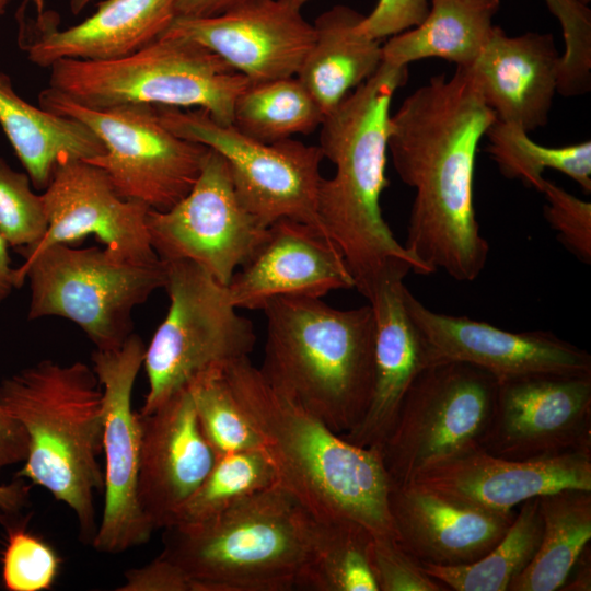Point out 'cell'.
Listing matches in <instances>:
<instances>
[{"instance_id": "681fc988", "label": "cell", "mask_w": 591, "mask_h": 591, "mask_svg": "<svg viewBox=\"0 0 591 591\" xmlns=\"http://www.w3.org/2000/svg\"><path fill=\"white\" fill-rule=\"evenodd\" d=\"M92 0H70V10L73 14H79Z\"/></svg>"}, {"instance_id": "9a60e30c", "label": "cell", "mask_w": 591, "mask_h": 591, "mask_svg": "<svg viewBox=\"0 0 591 591\" xmlns=\"http://www.w3.org/2000/svg\"><path fill=\"white\" fill-rule=\"evenodd\" d=\"M479 445L510 460L591 452V374H541L498 383Z\"/></svg>"}, {"instance_id": "4fadbf2b", "label": "cell", "mask_w": 591, "mask_h": 591, "mask_svg": "<svg viewBox=\"0 0 591 591\" xmlns=\"http://www.w3.org/2000/svg\"><path fill=\"white\" fill-rule=\"evenodd\" d=\"M147 228L161 260L194 262L228 286L262 248L269 227L242 206L225 160L208 149L187 195L167 210L150 209Z\"/></svg>"}, {"instance_id": "f1b7e54d", "label": "cell", "mask_w": 591, "mask_h": 591, "mask_svg": "<svg viewBox=\"0 0 591 591\" xmlns=\"http://www.w3.org/2000/svg\"><path fill=\"white\" fill-rule=\"evenodd\" d=\"M543 530L538 548L508 591H555L591 538V490L565 488L538 496Z\"/></svg>"}, {"instance_id": "74e56055", "label": "cell", "mask_w": 591, "mask_h": 591, "mask_svg": "<svg viewBox=\"0 0 591 591\" xmlns=\"http://www.w3.org/2000/svg\"><path fill=\"white\" fill-rule=\"evenodd\" d=\"M544 218L556 236L578 260L591 264V204L544 179Z\"/></svg>"}, {"instance_id": "277c9868", "label": "cell", "mask_w": 591, "mask_h": 591, "mask_svg": "<svg viewBox=\"0 0 591 591\" xmlns=\"http://www.w3.org/2000/svg\"><path fill=\"white\" fill-rule=\"evenodd\" d=\"M0 408L28 438L19 478L48 490L67 505L83 543L97 526L95 497L104 490L103 389L93 368L81 361L62 364L45 359L0 383Z\"/></svg>"}, {"instance_id": "83f0119b", "label": "cell", "mask_w": 591, "mask_h": 591, "mask_svg": "<svg viewBox=\"0 0 591 591\" xmlns=\"http://www.w3.org/2000/svg\"><path fill=\"white\" fill-rule=\"evenodd\" d=\"M499 0H430L426 19L393 35L382 46V61L408 66L426 58H441L468 68L488 43Z\"/></svg>"}, {"instance_id": "e0dca14e", "label": "cell", "mask_w": 591, "mask_h": 591, "mask_svg": "<svg viewBox=\"0 0 591 591\" xmlns=\"http://www.w3.org/2000/svg\"><path fill=\"white\" fill-rule=\"evenodd\" d=\"M42 197L48 228L37 243L18 250L24 258L55 244L94 235L121 260L135 264L161 260L147 228L150 208L123 198L99 166L81 160L59 165Z\"/></svg>"}, {"instance_id": "60d3db41", "label": "cell", "mask_w": 591, "mask_h": 591, "mask_svg": "<svg viewBox=\"0 0 591 591\" xmlns=\"http://www.w3.org/2000/svg\"><path fill=\"white\" fill-rule=\"evenodd\" d=\"M429 9V0H379L373 11L359 23V31L381 40L419 25Z\"/></svg>"}, {"instance_id": "f6af8a7d", "label": "cell", "mask_w": 591, "mask_h": 591, "mask_svg": "<svg viewBox=\"0 0 591 591\" xmlns=\"http://www.w3.org/2000/svg\"><path fill=\"white\" fill-rule=\"evenodd\" d=\"M30 486L23 480H16L8 485L0 484V512L12 515L24 508L28 501Z\"/></svg>"}, {"instance_id": "4dcf8cb0", "label": "cell", "mask_w": 591, "mask_h": 591, "mask_svg": "<svg viewBox=\"0 0 591 591\" xmlns=\"http://www.w3.org/2000/svg\"><path fill=\"white\" fill-rule=\"evenodd\" d=\"M538 497L520 505L503 537L478 560L455 566L420 563L424 570L454 591H508L533 559L542 537Z\"/></svg>"}, {"instance_id": "d6986e66", "label": "cell", "mask_w": 591, "mask_h": 591, "mask_svg": "<svg viewBox=\"0 0 591 591\" xmlns=\"http://www.w3.org/2000/svg\"><path fill=\"white\" fill-rule=\"evenodd\" d=\"M408 483L472 507L506 512L565 488L591 490V452L510 460L478 447L417 473Z\"/></svg>"}, {"instance_id": "2e32d148", "label": "cell", "mask_w": 591, "mask_h": 591, "mask_svg": "<svg viewBox=\"0 0 591 591\" xmlns=\"http://www.w3.org/2000/svg\"><path fill=\"white\" fill-rule=\"evenodd\" d=\"M404 301L433 363H468L498 383L541 374H591V356L551 332H510L467 316L434 312L406 287Z\"/></svg>"}, {"instance_id": "bcb514c9", "label": "cell", "mask_w": 591, "mask_h": 591, "mask_svg": "<svg viewBox=\"0 0 591 591\" xmlns=\"http://www.w3.org/2000/svg\"><path fill=\"white\" fill-rule=\"evenodd\" d=\"M572 569L576 570L573 578L566 581L560 590L568 591H590L591 590V558L589 544L579 555ZM571 569V570H572Z\"/></svg>"}, {"instance_id": "7402d4cb", "label": "cell", "mask_w": 591, "mask_h": 591, "mask_svg": "<svg viewBox=\"0 0 591 591\" xmlns=\"http://www.w3.org/2000/svg\"><path fill=\"white\" fill-rule=\"evenodd\" d=\"M389 509L396 542L419 563L471 564L506 534L517 511L472 507L413 483L392 484Z\"/></svg>"}, {"instance_id": "e575fe53", "label": "cell", "mask_w": 591, "mask_h": 591, "mask_svg": "<svg viewBox=\"0 0 591 591\" xmlns=\"http://www.w3.org/2000/svg\"><path fill=\"white\" fill-rule=\"evenodd\" d=\"M187 389L200 429L216 456L263 450L260 438L236 401L223 368L198 374Z\"/></svg>"}, {"instance_id": "cb8c5ba5", "label": "cell", "mask_w": 591, "mask_h": 591, "mask_svg": "<svg viewBox=\"0 0 591 591\" xmlns=\"http://www.w3.org/2000/svg\"><path fill=\"white\" fill-rule=\"evenodd\" d=\"M404 275L384 278L368 300L375 323L374 374L368 408L343 437L352 444L381 451L402 402L416 378L433 361L405 301Z\"/></svg>"}, {"instance_id": "b9f144b4", "label": "cell", "mask_w": 591, "mask_h": 591, "mask_svg": "<svg viewBox=\"0 0 591 591\" xmlns=\"http://www.w3.org/2000/svg\"><path fill=\"white\" fill-rule=\"evenodd\" d=\"M119 591H194L192 581L174 564L155 557L149 564L125 572Z\"/></svg>"}, {"instance_id": "30bf717a", "label": "cell", "mask_w": 591, "mask_h": 591, "mask_svg": "<svg viewBox=\"0 0 591 591\" xmlns=\"http://www.w3.org/2000/svg\"><path fill=\"white\" fill-rule=\"evenodd\" d=\"M38 101L40 107L86 125L105 147L104 154L86 162L102 169L123 198L153 210H167L187 195L209 149L170 131L153 105L96 109L50 86L39 92Z\"/></svg>"}, {"instance_id": "f35d334b", "label": "cell", "mask_w": 591, "mask_h": 591, "mask_svg": "<svg viewBox=\"0 0 591 591\" xmlns=\"http://www.w3.org/2000/svg\"><path fill=\"white\" fill-rule=\"evenodd\" d=\"M372 571L379 591H445L421 564L392 537L373 536L370 548Z\"/></svg>"}, {"instance_id": "5b68a950", "label": "cell", "mask_w": 591, "mask_h": 591, "mask_svg": "<svg viewBox=\"0 0 591 591\" xmlns=\"http://www.w3.org/2000/svg\"><path fill=\"white\" fill-rule=\"evenodd\" d=\"M263 311V375L334 432H350L372 394L375 323L371 305L340 310L322 298L280 297Z\"/></svg>"}, {"instance_id": "7dc6e473", "label": "cell", "mask_w": 591, "mask_h": 591, "mask_svg": "<svg viewBox=\"0 0 591 591\" xmlns=\"http://www.w3.org/2000/svg\"><path fill=\"white\" fill-rule=\"evenodd\" d=\"M8 246L9 244L0 234V304L11 294L13 289L19 288L15 268L11 266Z\"/></svg>"}, {"instance_id": "8d00e7d4", "label": "cell", "mask_w": 591, "mask_h": 591, "mask_svg": "<svg viewBox=\"0 0 591 591\" xmlns=\"http://www.w3.org/2000/svg\"><path fill=\"white\" fill-rule=\"evenodd\" d=\"M60 567L55 549L23 528H11L2 555V580L10 591H43L54 584Z\"/></svg>"}, {"instance_id": "8fae6325", "label": "cell", "mask_w": 591, "mask_h": 591, "mask_svg": "<svg viewBox=\"0 0 591 591\" xmlns=\"http://www.w3.org/2000/svg\"><path fill=\"white\" fill-rule=\"evenodd\" d=\"M498 382L457 361L426 368L407 391L381 456L392 484L479 445L493 416Z\"/></svg>"}, {"instance_id": "5bb4252c", "label": "cell", "mask_w": 591, "mask_h": 591, "mask_svg": "<svg viewBox=\"0 0 591 591\" xmlns=\"http://www.w3.org/2000/svg\"><path fill=\"white\" fill-rule=\"evenodd\" d=\"M144 351L143 341L132 333L119 348L92 354L104 406V508L91 543L99 553H124L146 544L154 531L138 502L141 425L131 406Z\"/></svg>"}, {"instance_id": "c3c4849f", "label": "cell", "mask_w": 591, "mask_h": 591, "mask_svg": "<svg viewBox=\"0 0 591 591\" xmlns=\"http://www.w3.org/2000/svg\"><path fill=\"white\" fill-rule=\"evenodd\" d=\"M28 5H32L36 10L37 16H39L44 13L45 0H23V2L21 3V5L19 7L16 11L18 21L24 18L26 8Z\"/></svg>"}, {"instance_id": "ba28073f", "label": "cell", "mask_w": 591, "mask_h": 591, "mask_svg": "<svg viewBox=\"0 0 591 591\" xmlns=\"http://www.w3.org/2000/svg\"><path fill=\"white\" fill-rule=\"evenodd\" d=\"M15 275L19 288L30 282L28 321L67 318L96 349L111 350L132 334L134 309L164 288L166 266L125 262L105 247L55 244L25 257Z\"/></svg>"}, {"instance_id": "9c48e42d", "label": "cell", "mask_w": 591, "mask_h": 591, "mask_svg": "<svg viewBox=\"0 0 591 591\" xmlns=\"http://www.w3.org/2000/svg\"><path fill=\"white\" fill-rule=\"evenodd\" d=\"M166 316L146 347L149 389L141 414H150L198 374L248 357L253 323L237 313L227 286L190 260L165 263Z\"/></svg>"}, {"instance_id": "52a82bcc", "label": "cell", "mask_w": 591, "mask_h": 591, "mask_svg": "<svg viewBox=\"0 0 591 591\" xmlns=\"http://www.w3.org/2000/svg\"><path fill=\"white\" fill-rule=\"evenodd\" d=\"M49 69L48 86L86 107L199 108L222 125H232L235 101L250 84L206 46L166 32L123 58L59 59Z\"/></svg>"}, {"instance_id": "6da1fadb", "label": "cell", "mask_w": 591, "mask_h": 591, "mask_svg": "<svg viewBox=\"0 0 591 591\" xmlns=\"http://www.w3.org/2000/svg\"><path fill=\"white\" fill-rule=\"evenodd\" d=\"M497 120L471 68L437 74L390 117L387 152L403 183L415 188L404 246L422 275L443 270L473 281L484 270L488 241L474 207L477 147Z\"/></svg>"}, {"instance_id": "ee69618b", "label": "cell", "mask_w": 591, "mask_h": 591, "mask_svg": "<svg viewBox=\"0 0 591 591\" xmlns=\"http://www.w3.org/2000/svg\"><path fill=\"white\" fill-rule=\"evenodd\" d=\"M254 0H178L176 16L206 18L219 15Z\"/></svg>"}, {"instance_id": "7a4b0ae2", "label": "cell", "mask_w": 591, "mask_h": 591, "mask_svg": "<svg viewBox=\"0 0 591 591\" xmlns=\"http://www.w3.org/2000/svg\"><path fill=\"white\" fill-rule=\"evenodd\" d=\"M407 67L382 61L321 124L318 147L335 165L322 178L317 216L352 276L355 289L367 300L393 274L422 275L418 262L401 244L383 218L380 198L385 175L390 106L407 80Z\"/></svg>"}, {"instance_id": "4316f807", "label": "cell", "mask_w": 591, "mask_h": 591, "mask_svg": "<svg viewBox=\"0 0 591 591\" xmlns=\"http://www.w3.org/2000/svg\"><path fill=\"white\" fill-rule=\"evenodd\" d=\"M364 15L335 5L317 16L314 42L297 78L315 100L324 116L382 63V46L359 31Z\"/></svg>"}, {"instance_id": "d6a6232c", "label": "cell", "mask_w": 591, "mask_h": 591, "mask_svg": "<svg viewBox=\"0 0 591 591\" xmlns=\"http://www.w3.org/2000/svg\"><path fill=\"white\" fill-rule=\"evenodd\" d=\"M488 153L507 178H519L541 190L542 173L556 170L591 192V141L565 147H545L533 141L520 127L496 120L487 130Z\"/></svg>"}, {"instance_id": "1f68e13d", "label": "cell", "mask_w": 591, "mask_h": 591, "mask_svg": "<svg viewBox=\"0 0 591 591\" xmlns=\"http://www.w3.org/2000/svg\"><path fill=\"white\" fill-rule=\"evenodd\" d=\"M324 113L297 77L251 83L239 95L232 126L265 143L311 134Z\"/></svg>"}, {"instance_id": "7c38bea8", "label": "cell", "mask_w": 591, "mask_h": 591, "mask_svg": "<svg viewBox=\"0 0 591 591\" xmlns=\"http://www.w3.org/2000/svg\"><path fill=\"white\" fill-rule=\"evenodd\" d=\"M155 109L162 125L174 135L204 144L225 160L239 200L264 227L287 218L324 233L317 216L324 159L318 146L291 138L260 142L199 108Z\"/></svg>"}, {"instance_id": "ac0fdd59", "label": "cell", "mask_w": 591, "mask_h": 591, "mask_svg": "<svg viewBox=\"0 0 591 591\" xmlns=\"http://www.w3.org/2000/svg\"><path fill=\"white\" fill-rule=\"evenodd\" d=\"M293 0H254L219 15L176 16L165 31L209 48L251 83L294 77L314 26Z\"/></svg>"}, {"instance_id": "8992f818", "label": "cell", "mask_w": 591, "mask_h": 591, "mask_svg": "<svg viewBox=\"0 0 591 591\" xmlns=\"http://www.w3.org/2000/svg\"><path fill=\"white\" fill-rule=\"evenodd\" d=\"M313 518L279 485L207 521L164 528L161 557L194 591H289L305 563Z\"/></svg>"}, {"instance_id": "816d5d0a", "label": "cell", "mask_w": 591, "mask_h": 591, "mask_svg": "<svg viewBox=\"0 0 591 591\" xmlns=\"http://www.w3.org/2000/svg\"><path fill=\"white\" fill-rule=\"evenodd\" d=\"M296 2V4L300 8H302L306 2H309L310 0H293Z\"/></svg>"}, {"instance_id": "f5cc1de1", "label": "cell", "mask_w": 591, "mask_h": 591, "mask_svg": "<svg viewBox=\"0 0 591 591\" xmlns=\"http://www.w3.org/2000/svg\"><path fill=\"white\" fill-rule=\"evenodd\" d=\"M583 4H588L590 2V0H580Z\"/></svg>"}, {"instance_id": "f907efd6", "label": "cell", "mask_w": 591, "mask_h": 591, "mask_svg": "<svg viewBox=\"0 0 591 591\" xmlns=\"http://www.w3.org/2000/svg\"><path fill=\"white\" fill-rule=\"evenodd\" d=\"M11 0H0V18L5 13V10Z\"/></svg>"}, {"instance_id": "7bdbcfd3", "label": "cell", "mask_w": 591, "mask_h": 591, "mask_svg": "<svg viewBox=\"0 0 591 591\" xmlns=\"http://www.w3.org/2000/svg\"><path fill=\"white\" fill-rule=\"evenodd\" d=\"M28 438L23 427L0 408V474L12 464L24 462Z\"/></svg>"}, {"instance_id": "836d02e7", "label": "cell", "mask_w": 591, "mask_h": 591, "mask_svg": "<svg viewBox=\"0 0 591 591\" xmlns=\"http://www.w3.org/2000/svg\"><path fill=\"white\" fill-rule=\"evenodd\" d=\"M276 484L274 468L264 450L217 456L205 479L174 511L164 528L207 521L240 500Z\"/></svg>"}, {"instance_id": "d4e9b609", "label": "cell", "mask_w": 591, "mask_h": 591, "mask_svg": "<svg viewBox=\"0 0 591 591\" xmlns=\"http://www.w3.org/2000/svg\"><path fill=\"white\" fill-rule=\"evenodd\" d=\"M560 55L551 34L508 36L495 26L473 71L499 121L528 134L546 125L557 92Z\"/></svg>"}, {"instance_id": "d590c367", "label": "cell", "mask_w": 591, "mask_h": 591, "mask_svg": "<svg viewBox=\"0 0 591 591\" xmlns=\"http://www.w3.org/2000/svg\"><path fill=\"white\" fill-rule=\"evenodd\" d=\"M32 186L26 172L13 170L0 157V234L16 250L37 243L48 228L42 194Z\"/></svg>"}, {"instance_id": "ab89813d", "label": "cell", "mask_w": 591, "mask_h": 591, "mask_svg": "<svg viewBox=\"0 0 591 591\" xmlns=\"http://www.w3.org/2000/svg\"><path fill=\"white\" fill-rule=\"evenodd\" d=\"M558 20L565 49L560 55V74L580 82L591 74V11L580 0H544Z\"/></svg>"}, {"instance_id": "484cf974", "label": "cell", "mask_w": 591, "mask_h": 591, "mask_svg": "<svg viewBox=\"0 0 591 591\" xmlns=\"http://www.w3.org/2000/svg\"><path fill=\"white\" fill-rule=\"evenodd\" d=\"M0 127L35 189L44 190L59 165L105 153L104 144L86 125L26 102L1 70Z\"/></svg>"}, {"instance_id": "f546056e", "label": "cell", "mask_w": 591, "mask_h": 591, "mask_svg": "<svg viewBox=\"0 0 591 591\" xmlns=\"http://www.w3.org/2000/svg\"><path fill=\"white\" fill-rule=\"evenodd\" d=\"M373 534L346 519L315 520L297 589L379 591L370 560Z\"/></svg>"}, {"instance_id": "44dd1931", "label": "cell", "mask_w": 591, "mask_h": 591, "mask_svg": "<svg viewBox=\"0 0 591 591\" xmlns=\"http://www.w3.org/2000/svg\"><path fill=\"white\" fill-rule=\"evenodd\" d=\"M140 414L137 496L154 531L197 489L216 454L200 429L188 389L150 414Z\"/></svg>"}, {"instance_id": "603a6c76", "label": "cell", "mask_w": 591, "mask_h": 591, "mask_svg": "<svg viewBox=\"0 0 591 591\" xmlns=\"http://www.w3.org/2000/svg\"><path fill=\"white\" fill-rule=\"evenodd\" d=\"M178 0H104L82 22L59 30L43 13L19 25L27 59L49 68L59 59L112 60L129 56L161 36L176 18Z\"/></svg>"}, {"instance_id": "3957f363", "label": "cell", "mask_w": 591, "mask_h": 591, "mask_svg": "<svg viewBox=\"0 0 591 591\" xmlns=\"http://www.w3.org/2000/svg\"><path fill=\"white\" fill-rule=\"evenodd\" d=\"M223 374L260 438L277 485L315 520H351L374 536L395 538L392 482L379 450L334 432L275 389L250 357L228 363Z\"/></svg>"}, {"instance_id": "ffe728a7", "label": "cell", "mask_w": 591, "mask_h": 591, "mask_svg": "<svg viewBox=\"0 0 591 591\" xmlns=\"http://www.w3.org/2000/svg\"><path fill=\"white\" fill-rule=\"evenodd\" d=\"M227 288L235 308L263 310L276 298H322L355 283L343 254L327 235L286 218L269 225L262 248Z\"/></svg>"}]
</instances>
